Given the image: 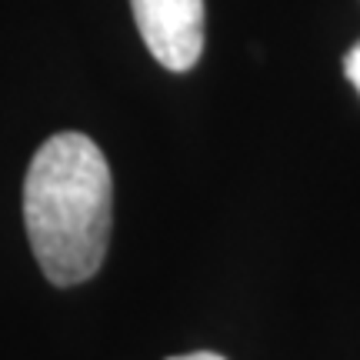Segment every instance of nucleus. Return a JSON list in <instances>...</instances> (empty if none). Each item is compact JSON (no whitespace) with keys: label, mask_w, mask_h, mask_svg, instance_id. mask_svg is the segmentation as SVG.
<instances>
[{"label":"nucleus","mask_w":360,"mask_h":360,"mask_svg":"<svg viewBox=\"0 0 360 360\" xmlns=\"http://www.w3.org/2000/svg\"><path fill=\"white\" fill-rule=\"evenodd\" d=\"M110 167L87 134H53L24 180V220L44 277L57 287L90 281L110 240Z\"/></svg>","instance_id":"obj_1"},{"label":"nucleus","mask_w":360,"mask_h":360,"mask_svg":"<svg viewBox=\"0 0 360 360\" xmlns=\"http://www.w3.org/2000/svg\"><path fill=\"white\" fill-rule=\"evenodd\" d=\"M141 37L167 70H191L204 51V0H130Z\"/></svg>","instance_id":"obj_2"},{"label":"nucleus","mask_w":360,"mask_h":360,"mask_svg":"<svg viewBox=\"0 0 360 360\" xmlns=\"http://www.w3.org/2000/svg\"><path fill=\"white\" fill-rule=\"evenodd\" d=\"M344 67H347V77H350V84H354V87L360 90V44H357V47H354V51L347 53V64H344Z\"/></svg>","instance_id":"obj_3"},{"label":"nucleus","mask_w":360,"mask_h":360,"mask_svg":"<svg viewBox=\"0 0 360 360\" xmlns=\"http://www.w3.org/2000/svg\"><path fill=\"white\" fill-rule=\"evenodd\" d=\"M167 360H224V357L210 354V350H193V354H177V357H167Z\"/></svg>","instance_id":"obj_4"}]
</instances>
